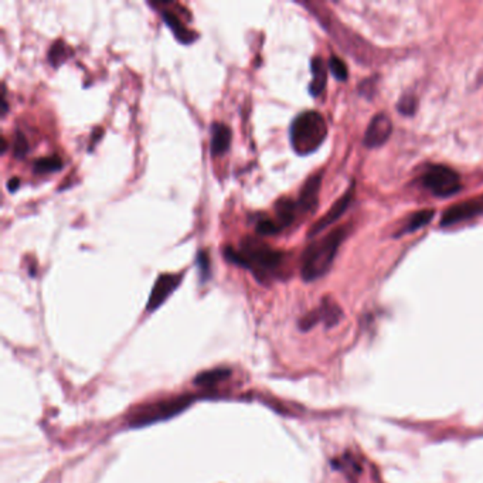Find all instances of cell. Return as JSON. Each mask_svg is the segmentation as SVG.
Listing matches in <instances>:
<instances>
[{
	"instance_id": "6da1fadb",
	"label": "cell",
	"mask_w": 483,
	"mask_h": 483,
	"mask_svg": "<svg viewBox=\"0 0 483 483\" xmlns=\"http://www.w3.org/2000/svg\"><path fill=\"white\" fill-rule=\"evenodd\" d=\"M224 257L228 262L252 271L258 281H264L266 275L271 271H275L283 259V254L281 251H276L261 241L250 238L243 241L241 250L226 247Z\"/></svg>"
},
{
	"instance_id": "7a4b0ae2",
	"label": "cell",
	"mask_w": 483,
	"mask_h": 483,
	"mask_svg": "<svg viewBox=\"0 0 483 483\" xmlns=\"http://www.w3.org/2000/svg\"><path fill=\"white\" fill-rule=\"evenodd\" d=\"M344 237L346 230L343 227H339L330 231L323 238L314 241L305 250L301 265V275L304 281L311 282L328 273Z\"/></svg>"
},
{
	"instance_id": "3957f363",
	"label": "cell",
	"mask_w": 483,
	"mask_h": 483,
	"mask_svg": "<svg viewBox=\"0 0 483 483\" xmlns=\"http://www.w3.org/2000/svg\"><path fill=\"white\" fill-rule=\"evenodd\" d=\"M328 136V125L323 117L316 111H307L300 114L289 129V139L294 150L307 156L321 148Z\"/></svg>"
},
{
	"instance_id": "277c9868",
	"label": "cell",
	"mask_w": 483,
	"mask_h": 483,
	"mask_svg": "<svg viewBox=\"0 0 483 483\" xmlns=\"http://www.w3.org/2000/svg\"><path fill=\"white\" fill-rule=\"evenodd\" d=\"M193 400L195 399H193L191 396H180V397H173V399H167V400H162L153 404L143 406L131 414L128 425L132 428H136V427H145L153 423L169 420L177 416L179 413L184 411L193 403Z\"/></svg>"
},
{
	"instance_id": "5b68a950",
	"label": "cell",
	"mask_w": 483,
	"mask_h": 483,
	"mask_svg": "<svg viewBox=\"0 0 483 483\" xmlns=\"http://www.w3.org/2000/svg\"><path fill=\"white\" fill-rule=\"evenodd\" d=\"M423 183L427 188H430L434 193V195L441 198L452 196L461 190V179L458 173L442 165L431 166L425 172Z\"/></svg>"
},
{
	"instance_id": "8992f818",
	"label": "cell",
	"mask_w": 483,
	"mask_h": 483,
	"mask_svg": "<svg viewBox=\"0 0 483 483\" xmlns=\"http://www.w3.org/2000/svg\"><path fill=\"white\" fill-rule=\"evenodd\" d=\"M483 214V195H479L476 198H472L469 200L461 202L452 207H449L442 219H441V224L444 227H449L470 219H475L477 216Z\"/></svg>"
},
{
	"instance_id": "52a82bcc",
	"label": "cell",
	"mask_w": 483,
	"mask_h": 483,
	"mask_svg": "<svg viewBox=\"0 0 483 483\" xmlns=\"http://www.w3.org/2000/svg\"><path fill=\"white\" fill-rule=\"evenodd\" d=\"M183 279V273H162L157 276L149 301L146 304V311L153 312L165 304V301L176 291Z\"/></svg>"
},
{
	"instance_id": "ba28073f",
	"label": "cell",
	"mask_w": 483,
	"mask_h": 483,
	"mask_svg": "<svg viewBox=\"0 0 483 483\" xmlns=\"http://www.w3.org/2000/svg\"><path fill=\"white\" fill-rule=\"evenodd\" d=\"M353 193H354V190H353V187H350L336 203H333L330 210L311 227V230L308 233L309 238L321 234L323 230H326L328 227L335 224L343 216V213L349 209V206H350V203L353 200V196H354Z\"/></svg>"
},
{
	"instance_id": "9c48e42d",
	"label": "cell",
	"mask_w": 483,
	"mask_h": 483,
	"mask_svg": "<svg viewBox=\"0 0 483 483\" xmlns=\"http://www.w3.org/2000/svg\"><path fill=\"white\" fill-rule=\"evenodd\" d=\"M392 132H393V124L390 118L384 114H377L371 120L364 134V145L367 148L381 146L389 141V138L392 136Z\"/></svg>"
},
{
	"instance_id": "30bf717a",
	"label": "cell",
	"mask_w": 483,
	"mask_h": 483,
	"mask_svg": "<svg viewBox=\"0 0 483 483\" xmlns=\"http://www.w3.org/2000/svg\"><path fill=\"white\" fill-rule=\"evenodd\" d=\"M321 184H322V173H316L311 176L304 184L300 199L297 202V206L302 213H311L316 209Z\"/></svg>"
},
{
	"instance_id": "8fae6325",
	"label": "cell",
	"mask_w": 483,
	"mask_h": 483,
	"mask_svg": "<svg viewBox=\"0 0 483 483\" xmlns=\"http://www.w3.org/2000/svg\"><path fill=\"white\" fill-rule=\"evenodd\" d=\"M157 9H160V8H157ZM160 15H162L165 23L167 25V27L173 32L174 37H176L180 43H183V44H190V43H193V41H195V40L198 39V34H196L195 32H193V30H190V29L183 23V20H181L173 11L160 9Z\"/></svg>"
},
{
	"instance_id": "7c38bea8",
	"label": "cell",
	"mask_w": 483,
	"mask_h": 483,
	"mask_svg": "<svg viewBox=\"0 0 483 483\" xmlns=\"http://www.w3.org/2000/svg\"><path fill=\"white\" fill-rule=\"evenodd\" d=\"M233 139V132L231 128L226 124L217 122L213 124L212 127V141H210V148L213 156H221L226 152H228L230 145Z\"/></svg>"
},
{
	"instance_id": "4fadbf2b",
	"label": "cell",
	"mask_w": 483,
	"mask_h": 483,
	"mask_svg": "<svg viewBox=\"0 0 483 483\" xmlns=\"http://www.w3.org/2000/svg\"><path fill=\"white\" fill-rule=\"evenodd\" d=\"M297 203L288 198H282L275 203V213H276V223L281 228L292 224L297 214Z\"/></svg>"
},
{
	"instance_id": "5bb4252c",
	"label": "cell",
	"mask_w": 483,
	"mask_h": 483,
	"mask_svg": "<svg viewBox=\"0 0 483 483\" xmlns=\"http://www.w3.org/2000/svg\"><path fill=\"white\" fill-rule=\"evenodd\" d=\"M312 68V82L309 85V91L314 96H318L323 92L328 79V68L325 61L321 57H315L311 64Z\"/></svg>"
},
{
	"instance_id": "9a60e30c",
	"label": "cell",
	"mask_w": 483,
	"mask_h": 483,
	"mask_svg": "<svg viewBox=\"0 0 483 483\" xmlns=\"http://www.w3.org/2000/svg\"><path fill=\"white\" fill-rule=\"evenodd\" d=\"M230 375H231V371L228 368H214V370L200 373L195 378V384L202 385V387H210V385H214L227 380Z\"/></svg>"
},
{
	"instance_id": "2e32d148",
	"label": "cell",
	"mask_w": 483,
	"mask_h": 483,
	"mask_svg": "<svg viewBox=\"0 0 483 483\" xmlns=\"http://www.w3.org/2000/svg\"><path fill=\"white\" fill-rule=\"evenodd\" d=\"M319 314H321V321H323L328 328L337 325L343 316L342 309L330 300L323 301L322 307L319 308Z\"/></svg>"
},
{
	"instance_id": "e0dca14e",
	"label": "cell",
	"mask_w": 483,
	"mask_h": 483,
	"mask_svg": "<svg viewBox=\"0 0 483 483\" xmlns=\"http://www.w3.org/2000/svg\"><path fill=\"white\" fill-rule=\"evenodd\" d=\"M64 166L63 160L60 156L53 155V156H46V157H40L34 162L33 165V170L39 174H44V173H54L61 170Z\"/></svg>"
},
{
	"instance_id": "ac0fdd59",
	"label": "cell",
	"mask_w": 483,
	"mask_h": 483,
	"mask_svg": "<svg viewBox=\"0 0 483 483\" xmlns=\"http://www.w3.org/2000/svg\"><path fill=\"white\" fill-rule=\"evenodd\" d=\"M434 214H435V212L431 210V209H425V210H421V212L414 213V214L410 217V220H408V223L406 224V227L401 230V233L406 234V233H413V231L420 230L421 227L427 226V224L432 220Z\"/></svg>"
},
{
	"instance_id": "d6986e66",
	"label": "cell",
	"mask_w": 483,
	"mask_h": 483,
	"mask_svg": "<svg viewBox=\"0 0 483 483\" xmlns=\"http://www.w3.org/2000/svg\"><path fill=\"white\" fill-rule=\"evenodd\" d=\"M47 57H49V63L53 67H60L63 63H65L70 58V49L63 40L54 41L49 50Z\"/></svg>"
},
{
	"instance_id": "ffe728a7",
	"label": "cell",
	"mask_w": 483,
	"mask_h": 483,
	"mask_svg": "<svg viewBox=\"0 0 483 483\" xmlns=\"http://www.w3.org/2000/svg\"><path fill=\"white\" fill-rule=\"evenodd\" d=\"M29 141L22 132H16L13 138V156L16 159H23L29 153Z\"/></svg>"
},
{
	"instance_id": "44dd1931",
	"label": "cell",
	"mask_w": 483,
	"mask_h": 483,
	"mask_svg": "<svg viewBox=\"0 0 483 483\" xmlns=\"http://www.w3.org/2000/svg\"><path fill=\"white\" fill-rule=\"evenodd\" d=\"M257 233L259 236H273V234H278L282 228L278 226V223L275 220H271L268 217H262L258 223H257V227H255Z\"/></svg>"
},
{
	"instance_id": "7402d4cb",
	"label": "cell",
	"mask_w": 483,
	"mask_h": 483,
	"mask_svg": "<svg viewBox=\"0 0 483 483\" xmlns=\"http://www.w3.org/2000/svg\"><path fill=\"white\" fill-rule=\"evenodd\" d=\"M329 68L332 71V74L339 79V81H344L349 77V71L346 64L336 56H332L329 60Z\"/></svg>"
},
{
	"instance_id": "603a6c76",
	"label": "cell",
	"mask_w": 483,
	"mask_h": 483,
	"mask_svg": "<svg viewBox=\"0 0 483 483\" xmlns=\"http://www.w3.org/2000/svg\"><path fill=\"white\" fill-rule=\"evenodd\" d=\"M417 105H418V103H417L416 96L408 94V95H404L403 98L400 100L397 108H399V111H400L401 114H404V115H413V114L417 111Z\"/></svg>"
},
{
	"instance_id": "cb8c5ba5",
	"label": "cell",
	"mask_w": 483,
	"mask_h": 483,
	"mask_svg": "<svg viewBox=\"0 0 483 483\" xmlns=\"http://www.w3.org/2000/svg\"><path fill=\"white\" fill-rule=\"evenodd\" d=\"M198 266L200 271L202 281H206L210 276V257L207 251H200L198 255Z\"/></svg>"
},
{
	"instance_id": "d4e9b609",
	"label": "cell",
	"mask_w": 483,
	"mask_h": 483,
	"mask_svg": "<svg viewBox=\"0 0 483 483\" xmlns=\"http://www.w3.org/2000/svg\"><path fill=\"white\" fill-rule=\"evenodd\" d=\"M342 462H343V465H340V463H336V465H337V468H340L342 470L347 472L349 476H350V473H352V475L360 473V466L354 462L353 458H349V456H347V458L342 459Z\"/></svg>"
},
{
	"instance_id": "484cf974",
	"label": "cell",
	"mask_w": 483,
	"mask_h": 483,
	"mask_svg": "<svg viewBox=\"0 0 483 483\" xmlns=\"http://www.w3.org/2000/svg\"><path fill=\"white\" fill-rule=\"evenodd\" d=\"M8 100H6V86L4 85L2 88V111H0V114H2V117H5L8 114Z\"/></svg>"
},
{
	"instance_id": "4316f807",
	"label": "cell",
	"mask_w": 483,
	"mask_h": 483,
	"mask_svg": "<svg viewBox=\"0 0 483 483\" xmlns=\"http://www.w3.org/2000/svg\"><path fill=\"white\" fill-rule=\"evenodd\" d=\"M19 187H20V179H19V177H13V179H11V180L8 181V190H9L11 193H15Z\"/></svg>"
},
{
	"instance_id": "83f0119b",
	"label": "cell",
	"mask_w": 483,
	"mask_h": 483,
	"mask_svg": "<svg viewBox=\"0 0 483 483\" xmlns=\"http://www.w3.org/2000/svg\"><path fill=\"white\" fill-rule=\"evenodd\" d=\"M0 141H2V146H0V148H2V155H4V153H6V150H8V141H6L5 136L0 138Z\"/></svg>"
}]
</instances>
